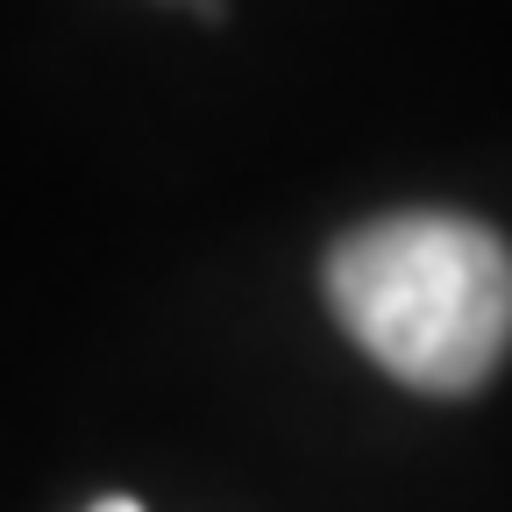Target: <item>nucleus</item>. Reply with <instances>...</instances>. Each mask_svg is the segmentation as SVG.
<instances>
[{"mask_svg": "<svg viewBox=\"0 0 512 512\" xmlns=\"http://www.w3.org/2000/svg\"><path fill=\"white\" fill-rule=\"evenodd\" d=\"M93 512H143V505H136V498H100Z\"/></svg>", "mask_w": 512, "mask_h": 512, "instance_id": "f03ea898", "label": "nucleus"}, {"mask_svg": "<svg viewBox=\"0 0 512 512\" xmlns=\"http://www.w3.org/2000/svg\"><path fill=\"white\" fill-rule=\"evenodd\" d=\"M349 342L413 392H477L512 349V249L463 214H384L328 249Z\"/></svg>", "mask_w": 512, "mask_h": 512, "instance_id": "f257e3e1", "label": "nucleus"}]
</instances>
